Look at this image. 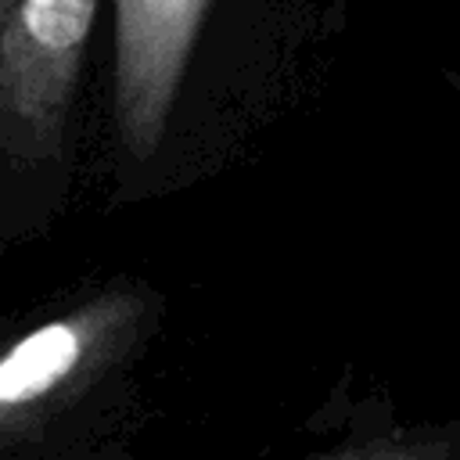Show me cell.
<instances>
[{"label": "cell", "instance_id": "obj_3", "mask_svg": "<svg viewBox=\"0 0 460 460\" xmlns=\"http://www.w3.org/2000/svg\"><path fill=\"white\" fill-rule=\"evenodd\" d=\"M101 0H22L0 40V97L36 144L65 126Z\"/></svg>", "mask_w": 460, "mask_h": 460}, {"label": "cell", "instance_id": "obj_1", "mask_svg": "<svg viewBox=\"0 0 460 460\" xmlns=\"http://www.w3.org/2000/svg\"><path fill=\"white\" fill-rule=\"evenodd\" d=\"M144 302L129 291H104L50 316L0 352V438L29 428L32 417L83 388L133 338Z\"/></svg>", "mask_w": 460, "mask_h": 460}, {"label": "cell", "instance_id": "obj_2", "mask_svg": "<svg viewBox=\"0 0 460 460\" xmlns=\"http://www.w3.org/2000/svg\"><path fill=\"white\" fill-rule=\"evenodd\" d=\"M208 0H115L111 122L133 158H147L169 126Z\"/></svg>", "mask_w": 460, "mask_h": 460}, {"label": "cell", "instance_id": "obj_5", "mask_svg": "<svg viewBox=\"0 0 460 460\" xmlns=\"http://www.w3.org/2000/svg\"><path fill=\"white\" fill-rule=\"evenodd\" d=\"M18 4H22V0H0V40H4V32H7L14 11H18Z\"/></svg>", "mask_w": 460, "mask_h": 460}, {"label": "cell", "instance_id": "obj_6", "mask_svg": "<svg viewBox=\"0 0 460 460\" xmlns=\"http://www.w3.org/2000/svg\"><path fill=\"white\" fill-rule=\"evenodd\" d=\"M0 101H4V97H0Z\"/></svg>", "mask_w": 460, "mask_h": 460}, {"label": "cell", "instance_id": "obj_4", "mask_svg": "<svg viewBox=\"0 0 460 460\" xmlns=\"http://www.w3.org/2000/svg\"><path fill=\"white\" fill-rule=\"evenodd\" d=\"M309 460H460V449L449 431L413 428V431H392L367 442H352Z\"/></svg>", "mask_w": 460, "mask_h": 460}]
</instances>
